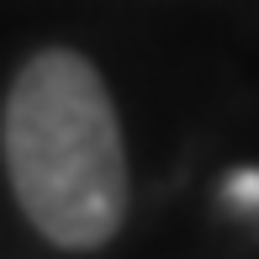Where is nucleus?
<instances>
[{
  "instance_id": "f03ea898",
  "label": "nucleus",
  "mask_w": 259,
  "mask_h": 259,
  "mask_svg": "<svg viewBox=\"0 0 259 259\" xmlns=\"http://www.w3.org/2000/svg\"><path fill=\"white\" fill-rule=\"evenodd\" d=\"M228 196H233V201H238V206H249V211H259V169H243V175H233Z\"/></svg>"
},
{
  "instance_id": "f257e3e1",
  "label": "nucleus",
  "mask_w": 259,
  "mask_h": 259,
  "mask_svg": "<svg viewBox=\"0 0 259 259\" xmlns=\"http://www.w3.org/2000/svg\"><path fill=\"white\" fill-rule=\"evenodd\" d=\"M6 169L32 228L58 249H101L127 211V154L101 74L69 48L37 53L6 96Z\"/></svg>"
}]
</instances>
